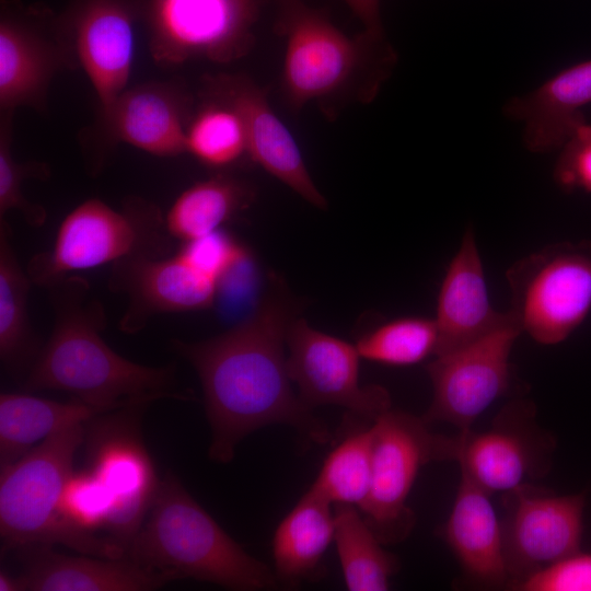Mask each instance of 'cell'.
<instances>
[{
	"instance_id": "6da1fadb",
	"label": "cell",
	"mask_w": 591,
	"mask_h": 591,
	"mask_svg": "<svg viewBox=\"0 0 591 591\" xmlns=\"http://www.w3.org/2000/svg\"><path fill=\"white\" fill-rule=\"evenodd\" d=\"M298 312L285 281L273 276L252 313L231 329L201 341L171 340L200 380L212 461L229 463L247 434L268 425L291 426L315 443L331 440L291 386L283 347Z\"/></svg>"
},
{
	"instance_id": "7a4b0ae2",
	"label": "cell",
	"mask_w": 591,
	"mask_h": 591,
	"mask_svg": "<svg viewBox=\"0 0 591 591\" xmlns=\"http://www.w3.org/2000/svg\"><path fill=\"white\" fill-rule=\"evenodd\" d=\"M45 288L54 328L28 370L24 392L61 391L107 412L160 398H187L174 391L173 366L132 362L105 343L104 306L84 278L69 275Z\"/></svg>"
},
{
	"instance_id": "3957f363",
	"label": "cell",
	"mask_w": 591,
	"mask_h": 591,
	"mask_svg": "<svg viewBox=\"0 0 591 591\" xmlns=\"http://www.w3.org/2000/svg\"><path fill=\"white\" fill-rule=\"evenodd\" d=\"M274 1L276 30L285 39L281 92L290 111L314 103L334 118L375 99L397 60L385 35L348 36L303 0Z\"/></svg>"
},
{
	"instance_id": "277c9868",
	"label": "cell",
	"mask_w": 591,
	"mask_h": 591,
	"mask_svg": "<svg viewBox=\"0 0 591 591\" xmlns=\"http://www.w3.org/2000/svg\"><path fill=\"white\" fill-rule=\"evenodd\" d=\"M126 557L174 580L193 578L235 591L278 588L275 572L245 552L171 472L160 480Z\"/></svg>"
},
{
	"instance_id": "5b68a950",
	"label": "cell",
	"mask_w": 591,
	"mask_h": 591,
	"mask_svg": "<svg viewBox=\"0 0 591 591\" xmlns=\"http://www.w3.org/2000/svg\"><path fill=\"white\" fill-rule=\"evenodd\" d=\"M85 422L48 437L16 461L1 466L2 552L62 545L80 554L119 559L126 549L111 537L83 530L67 517L62 497L83 444Z\"/></svg>"
},
{
	"instance_id": "8992f818",
	"label": "cell",
	"mask_w": 591,
	"mask_h": 591,
	"mask_svg": "<svg viewBox=\"0 0 591 591\" xmlns=\"http://www.w3.org/2000/svg\"><path fill=\"white\" fill-rule=\"evenodd\" d=\"M173 240L164 217L149 202L129 200L117 210L90 198L63 218L50 248L34 255L26 270L34 285L47 287L76 271L171 255Z\"/></svg>"
},
{
	"instance_id": "52a82bcc",
	"label": "cell",
	"mask_w": 591,
	"mask_h": 591,
	"mask_svg": "<svg viewBox=\"0 0 591 591\" xmlns=\"http://www.w3.org/2000/svg\"><path fill=\"white\" fill-rule=\"evenodd\" d=\"M428 426L422 417L392 408L372 422L371 484L359 510L384 545L403 542L415 526L407 499L420 468L457 460L459 432L444 436Z\"/></svg>"
},
{
	"instance_id": "ba28073f",
	"label": "cell",
	"mask_w": 591,
	"mask_h": 591,
	"mask_svg": "<svg viewBox=\"0 0 591 591\" xmlns=\"http://www.w3.org/2000/svg\"><path fill=\"white\" fill-rule=\"evenodd\" d=\"M510 312L534 341L567 339L591 310V242H560L514 262L506 273Z\"/></svg>"
},
{
	"instance_id": "9c48e42d",
	"label": "cell",
	"mask_w": 591,
	"mask_h": 591,
	"mask_svg": "<svg viewBox=\"0 0 591 591\" xmlns=\"http://www.w3.org/2000/svg\"><path fill=\"white\" fill-rule=\"evenodd\" d=\"M148 404L116 408L85 422L88 470L106 485L113 497L104 529L125 549L142 526L160 484L140 431V419Z\"/></svg>"
},
{
	"instance_id": "30bf717a",
	"label": "cell",
	"mask_w": 591,
	"mask_h": 591,
	"mask_svg": "<svg viewBox=\"0 0 591 591\" xmlns=\"http://www.w3.org/2000/svg\"><path fill=\"white\" fill-rule=\"evenodd\" d=\"M522 328L509 311L506 320L480 338L434 356L426 367L432 399L422 416L429 425L447 422L459 432L472 429L496 401L519 389L510 361Z\"/></svg>"
},
{
	"instance_id": "8fae6325",
	"label": "cell",
	"mask_w": 591,
	"mask_h": 591,
	"mask_svg": "<svg viewBox=\"0 0 591 591\" xmlns=\"http://www.w3.org/2000/svg\"><path fill=\"white\" fill-rule=\"evenodd\" d=\"M263 0H146L152 58L163 66L194 59L228 63L253 47Z\"/></svg>"
},
{
	"instance_id": "7c38bea8",
	"label": "cell",
	"mask_w": 591,
	"mask_h": 591,
	"mask_svg": "<svg viewBox=\"0 0 591 591\" xmlns=\"http://www.w3.org/2000/svg\"><path fill=\"white\" fill-rule=\"evenodd\" d=\"M502 555L509 588L580 553L586 494L524 484L502 494Z\"/></svg>"
},
{
	"instance_id": "4fadbf2b",
	"label": "cell",
	"mask_w": 591,
	"mask_h": 591,
	"mask_svg": "<svg viewBox=\"0 0 591 591\" xmlns=\"http://www.w3.org/2000/svg\"><path fill=\"white\" fill-rule=\"evenodd\" d=\"M459 434L461 473L490 496L532 484L551 471L556 440L538 425L530 399L515 397L486 430Z\"/></svg>"
},
{
	"instance_id": "5bb4252c",
	"label": "cell",
	"mask_w": 591,
	"mask_h": 591,
	"mask_svg": "<svg viewBox=\"0 0 591 591\" xmlns=\"http://www.w3.org/2000/svg\"><path fill=\"white\" fill-rule=\"evenodd\" d=\"M287 366L301 402L314 409L336 405L372 422L391 408L381 385H361L356 345L323 333L297 316L287 333Z\"/></svg>"
},
{
	"instance_id": "9a60e30c",
	"label": "cell",
	"mask_w": 591,
	"mask_h": 591,
	"mask_svg": "<svg viewBox=\"0 0 591 591\" xmlns=\"http://www.w3.org/2000/svg\"><path fill=\"white\" fill-rule=\"evenodd\" d=\"M146 0H73L58 26L84 70L104 120L127 89L136 43V21Z\"/></svg>"
},
{
	"instance_id": "2e32d148",
	"label": "cell",
	"mask_w": 591,
	"mask_h": 591,
	"mask_svg": "<svg viewBox=\"0 0 591 591\" xmlns=\"http://www.w3.org/2000/svg\"><path fill=\"white\" fill-rule=\"evenodd\" d=\"M108 288L127 297L119 321L125 334L140 332L161 313L212 306L220 283L197 269L178 251L163 257H132L112 265Z\"/></svg>"
},
{
	"instance_id": "e0dca14e",
	"label": "cell",
	"mask_w": 591,
	"mask_h": 591,
	"mask_svg": "<svg viewBox=\"0 0 591 591\" xmlns=\"http://www.w3.org/2000/svg\"><path fill=\"white\" fill-rule=\"evenodd\" d=\"M210 96L231 105L241 116L248 158L301 198L320 209L327 207L313 182L300 147L271 107L266 91L251 78L222 74L208 81Z\"/></svg>"
},
{
	"instance_id": "ac0fdd59",
	"label": "cell",
	"mask_w": 591,
	"mask_h": 591,
	"mask_svg": "<svg viewBox=\"0 0 591 591\" xmlns=\"http://www.w3.org/2000/svg\"><path fill=\"white\" fill-rule=\"evenodd\" d=\"M48 14L4 1L0 15V107L40 108L48 86L67 57L47 32Z\"/></svg>"
},
{
	"instance_id": "d6986e66",
	"label": "cell",
	"mask_w": 591,
	"mask_h": 591,
	"mask_svg": "<svg viewBox=\"0 0 591 591\" xmlns=\"http://www.w3.org/2000/svg\"><path fill=\"white\" fill-rule=\"evenodd\" d=\"M21 551L25 561L16 577L20 591H148L174 580L127 557L70 556L53 546Z\"/></svg>"
},
{
	"instance_id": "ffe728a7",
	"label": "cell",
	"mask_w": 591,
	"mask_h": 591,
	"mask_svg": "<svg viewBox=\"0 0 591 591\" xmlns=\"http://www.w3.org/2000/svg\"><path fill=\"white\" fill-rule=\"evenodd\" d=\"M508 312L496 311L489 299L483 262L472 227H467L440 286L434 356L470 344L499 326Z\"/></svg>"
},
{
	"instance_id": "44dd1931",
	"label": "cell",
	"mask_w": 591,
	"mask_h": 591,
	"mask_svg": "<svg viewBox=\"0 0 591 591\" xmlns=\"http://www.w3.org/2000/svg\"><path fill=\"white\" fill-rule=\"evenodd\" d=\"M591 103V59L556 73L534 91L508 101L503 113L524 124L525 147L534 153L561 148L584 124L582 108Z\"/></svg>"
},
{
	"instance_id": "7402d4cb",
	"label": "cell",
	"mask_w": 591,
	"mask_h": 591,
	"mask_svg": "<svg viewBox=\"0 0 591 591\" xmlns=\"http://www.w3.org/2000/svg\"><path fill=\"white\" fill-rule=\"evenodd\" d=\"M442 536L470 582L485 589L509 588L501 524L490 495L462 473Z\"/></svg>"
},
{
	"instance_id": "603a6c76",
	"label": "cell",
	"mask_w": 591,
	"mask_h": 591,
	"mask_svg": "<svg viewBox=\"0 0 591 591\" xmlns=\"http://www.w3.org/2000/svg\"><path fill=\"white\" fill-rule=\"evenodd\" d=\"M187 104L169 84H140L120 94L105 121L117 139L152 155L175 157L186 152Z\"/></svg>"
},
{
	"instance_id": "cb8c5ba5",
	"label": "cell",
	"mask_w": 591,
	"mask_h": 591,
	"mask_svg": "<svg viewBox=\"0 0 591 591\" xmlns=\"http://www.w3.org/2000/svg\"><path fill=\"white\" fill-rule=\"evenodd\" d=\"M331 502L309 489L281 520L273 538L275 576L287 586L313 579L334 542Z\"/></svg>"
},
{
	"instance_id": "d4e9b609",
	"label": "cell",
	"mask_w": 591,
	"mask_h": 591,
	"mask_svg": "<svg viewBox=\"0 0 591 591\" xmlns=\"http://www.w3.org/2000/svg\"><path fill=\"white\" fill-rule=\"evenodd\" d=\"M106 412L76 398L65 403L26 393H1V466L16 461L56 432Z\"/></svg>"
},
{
	"instance_id": "484cf974",
	"label": "cell",
	"mask_w": 591,
	"mask_h": 591,
	"mask_svg": "<svg viewBox=\"0 0 591 591\" xmlns=\"http://www.w3.org/2000/svg\"><path fill=\"white\" fill-rule=\"evenodd\" d=\"M254 197L247 183L229 175L199 181L172 204L164 216L166 230L182 243L216 232L250 207Z\"/></svg>"
},
{
	"instance_id": "4316f807",
	"label": "cell",
	"mask_w": 591,
	"mask_h": 591,
	"mask_svg": "<svg viewBox=\"0 0 591 591\" xmlns=\"http://www.w3.org/2000/svg\"><path fill=\"white\" fill-rule=\"evenodd\" d=\"M11 229L0 219V358L12 370L26 367L39 350L31 328L27 302L33 281L11 243Z\"/></svg>"
},
{
	"instance_id": "83f0119b",
	"label": "cell",
	"mask_w": 591,
	"mask_h": 591,
	"mask_svg": "<svg viewBox=\"0 0 591 591\" xmlns=\"http://www.w3.org/2000/svg\"><path fill=\"white\" fill-rule=\"evenodd\" d=\"M334 542L345 584L350 591H384L398 570V559L384 549L359 509L335 505Z\"/></svg>"
},
{
	"instance_id": "f1b7e54d",
	"label": "cell",
	"mask_w": 591,
	"mask_h": 591,
	"mask_svg": "<svg viewBox=\"0 0 591 591\" xmlns=\"http://www.w3.org/2000/svg\"><path fill=\"white\" fill-rule=\"evenodd\" d=\"M372 476L371 427L358 430L339 442L325 459L311 486L334 505L364 503Z\"/></svg>"
},
{
	"instance_id": "f546056e",
	"label": "cell",
	"mask_w": 591,
	"mask_h": 591,
	"mask_svg": "<svg viewBox=\"0 0 591 591\" xmlns=\"http://www.w3.org/2000/svg\"><path fill=\"white\" fill-rule=\"evenodd\" d=\"M186 152L216 169L248 157L246 131L239 113L228 103L211 96L188 121Z\"/></svg>"
},
{
	"instance_id": "4dcf8cb0",
	"label": "cell",
	"mask_w": 591,
	"mask_h": 591,
	"mask_svg": "<svg viewBox=\"0 0 591 591\" xmlns=\"http://www.w3.org/2000/svg\"><path fill=\"white\" fill-rule=\"evenodd\" d=\"M434 318L401 317L384 322L363 334L356 347L361 358L387 364H416L438 349Z\"/></svg>"
},
{
	"instance_id": "1f68e13d",
	"label": "cell",
	"mask_w": 591,
	"mask_h": 591,
	"mask_svg": "<svg viewBox=\"0 0 591 591\" xmlns=\"http://www.w3.org/2000/svg\"><path fill=\"white\" fill-rule=\"evenodd\" d=\"M0 131V219L11 210L20 211L31 227H42L47 218L44 207L26 199L22 184L31 177L47 178L48 166L40 163H20L11 149V119L13 112H2Z\"/></svg>"
},
{
	"instance_id": "d6a6232c",
	"label": "cell",
	"mask_w": 591,
	"mask_h": 591,
	"mask_svg": "<svg viewBox=\"0 0 591 591\" xmlns=\"http://www.w3.org/2000/svg\"><path fill=\"white\" fill-rule=\"evenodd\" d=\"M113 505L106 485L90 470L73 472L62 497L67 517L83 530L104 529Z\"/></svg>"
},
{
	"instance_id": "836d02e7",
	"label": "cell",
	"mask_w": 591,
	"mask_h": 591,
	"mask_svg": "<svg viewBox=\"0 0 591 591\" xmlns=\"http://www.w3.org/2000/svg\"><path fill=\"white\" fill-rule=\"evenodd\" d=\"M178 252L197 269L220 285L250 256L247 250L223 229L182 243Z\"/></svg>"
},
{
	"instance_id": "e575fe53",
	"label": "cell",
	"mask_w": 591,
	"mask_h": 591,
	"mask_svg": "<svg viewBox=\"0 0 591 591\" xmlns=\"http://www.w3.org/2000/svg\"><path fill=\"white\" fill-rule=\"evenodd\" d=\"M560 149L553 174L555 183L568 193L591 194V124L579 126Z\"/></svg>"
},
{
	"instance_id": "d590c367",
	"label": "cell",
	"mask_w": 591,
	"mask_h": 591,
	"mask_svg": "<svg viewBox=\"0 0 591 591\" xmlns=\"http://www.w3.org/2000/svg\"><path fill=\"white\" fill-rule=\"evenodd\" d=\"M517 591H591V554L578 553L520 583Z\"/></svg>"
},
{
	"instance_id": "8d00e7d4",
	"label": "cell",
	"mask_w": 591,
	"mask_h": 591,
	"mask_svg": "<svg viewBox=\"0 0 591 591\" xmlns=\"http://www.w3.org/2000/svg\"><path fill=\"white\" fill-rule=\"evenodd\" d=\"M363 25V31L384 36L380 0H344Z\"/></svg>"
},
{
	"instance_id": "74e56055",
	"label": "cell",
	"mask_w": 591,
	"mask_h": 591,
	"mask_svg": "<svg viewBox=\"0 0 591 591\" xmlns=\"http://www.w3.org/2000/svg\"><path fill=\"white\" fill-rule=\"evenodd\" d=\"M0 591H20L18 578L9 575L7 571L0 572Z\"/></svg>"
}]
</instances>
